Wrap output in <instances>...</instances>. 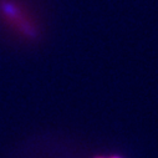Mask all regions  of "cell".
Wrapping results in <instances>:
<instances>
[{"mask_svg":"<svg viewBox=\"0 0 158 158\" xmlns=\"http://www.w3.org/2000/svg\"><path fill=\"white\" fill-rule=\"evenodd\" d=\"M0 15L11 27L24 36L34 37L37 32L34 21L27 15L26 10L20 3L14 0H2L0 2Z\"/></svg>","mask_w":158,"mask_h":158,"instance_id":"6da1fadb","label":"cell"},{"mask_svg":"<svg viewBox=\"0 0 158 158\" xmlns=\"http://www.w3.org/2000/svg\"><path fill=\"white\" fill-rule=\"evenodd\" d=\"M103 158H121V157H118V156H111V157H103Z\"/></svg>","mask_w":158,"mask_h":158,"instance_id":"7a4b0ae2","label":"cell"}]
</instances>
